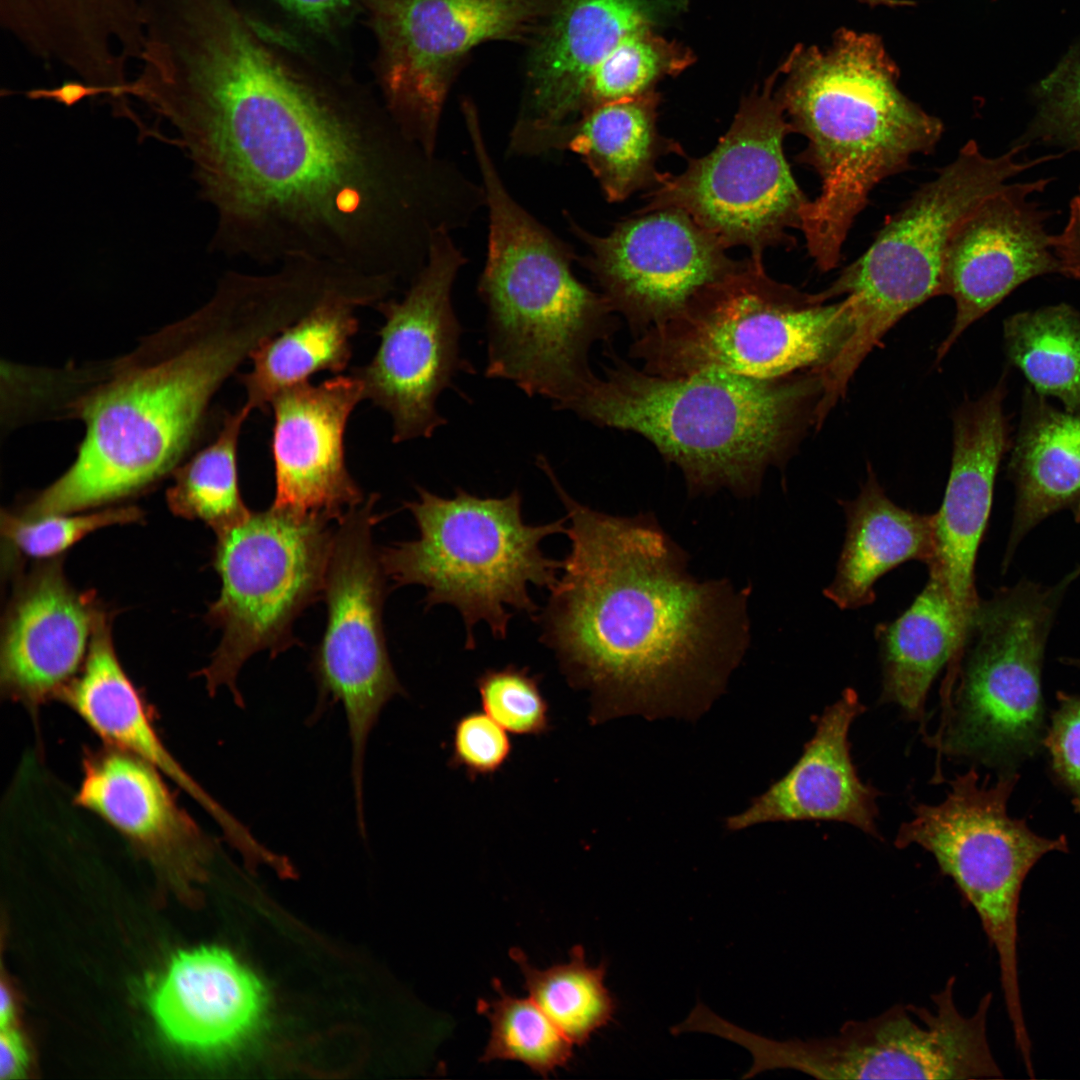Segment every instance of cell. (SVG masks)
<instances>
[{
	"label": "cell",
	"instance_id": "6",
	"mask_svg": "<svg viewBox=\"0 0 1080 1080\" xmlns=\"http://www.w3.org/2000/svg\"><path fill=\"white\" fill-rule=\"evenodd\" d=\"M486 205L487 257L477 286L487 310L485 376L565 410L595 375L588 355L615 334V312L574 275L569 246L505 185L487 189Z\"/></svg>",
	"mask_w": 1080,
	"mask_h": 1080
},
{
	"label": "cell",
	"instance_id": "37",
	"mask_svg": "<svg viewBox=\"0 0 1080 1080\" xmlns=\"http://www.w3.org/2000/svg\"><path fill=\"white\" fill-rule=\"evenodd\" d=\"M694 60L688 48L658 35L653 28L634 31L592 72L581 115L600 105L650 92L658 80L681 73Z\"/></svg>",
	"mask_w": 1080,
	"mask_h": 1080
},
{
	"label": "cell",
	"instance_id": "32",
	"mask_svg": "<svg viewBox=\"0 0 1080 1080\" xmlns=\"http://www.w3.org/2000/svg\"><path fill=\"white\" fill-rule=\"evenodd\" d=\"M966 629L948 590L934 572L913 603L895 620L875 628L882 670L881 702L896 704L924 725L930 687L961 654Z\"/></svg>",
	"mask_w": 1080,
	"mask_h": 1080
},
{
	"label": "cell",
	"instance_id": "35",
	"mask_svg": "<svg viewBox=\"0 0 1080 1080\" xmlns=\"http://www.w3.org/2000/svg\"><path fill=\"white\" fill-rule=\"evenodd\" d=\"M524 978L529 997L573 1043L582 1046L612 1020L616 1003L604 985L605 963L588 965L581 945L567 963L546 969L532 965L520 948L509 952Z\"/></svg>",
	"mask_w": 1080,
	"mask_h": 1080
},
{
	"label": "cell",
	"instance_id": "2",
	"mask_svg": "<svg viewBox=\"0 0 1080 1080\" xmlns=\"http://www.w3.org/2000/svg\"><path fill=\"white\" fill-rule=\"evenodd\" d=\"M566 510L570 550L535 621L590 720L690 715L725 687L750 640L747 592L699 580L653 515L581 504L539 462Z\"/></svg>",
	"mask_w": 1080,
	"mask_h": 1080
},
{
	"label": "cell",
	"instance_id": "22",
	"mask_svg": "<svg viewBox=\"0 0 1080 1080\" xmlns=\"http://www.w3.org/2000/svg\"><path fill=\"white\" fill-rule=\"evenodd\" d=\"M1007 373L953 416L951 469L940 509L934 513L935 557L929 572L940 576L967 629L980 598L975 564L992 507L999 465L1011 448L1004 412Z\"/></svg>",
	"mask_w": 1080,
	"mask_h": 1080
},
{
	"label": "cell",
	"instance_id": "27",
	"mask_svg": "<svg viewBox=\"0 0 1080 1080\" xmlns=\"http://www.w3.org/2000/svg\"><path fill=\"white\" fill-rule=\"evenodd\" d=\"M149 1003L171 1042L212 1052L238 1043L255 1028L265 994L257 977L228 951L202 947L171 959Z\"/></svg>",
	"mask_w": 1080,
	"mask_h": 1080
},
{
	"label": "cell",
	"instance_id": "40",
	"mask_svg": "<svg viewBox=\"0 0 1080 1080\" xmlns=\"http://www.w3.org/2000/svg\"><path fill=\"white\" fill-rule=\"evenodd\" d=\"M475 683L484 712L506 731L522 736L550 731L549 705L541 692L540 678L528 668L511 664L487 669Z\"/></svg>",
	"mask_w": 1080,
	"mask_h": 1080
},
{
	"label": "cell",
	"instance_id": "21",
	"mask_svg": "<svg viewBox=\"0 0 1080 1080\" xmlns=\"http://www.w3.org/2000/svg\"><path fill=\"white\" fill-rule=\"evenodd\" d=\"M101 610L94 593L79 592L68 582L61 558L32 568L4 616L2 694L33 715L58 699L85 662Z\"/></svg>",
	"mask_w": 1080,
	"mask_h": 1080
},
{
	"label": "cell",
	"instance_id": "28",
	"mask_svg": "<svg viewBox=\"0 0 1080 1080\" xmlns=\"http://www.w3.org/2000/svg\"><path fill=\"white\" fill-rule=\"evenodd\" d=\"M660 97L655 90L637 97L595 107L570 121L539 128H513L509 147L517 154L553 150L577 153L599 182L610 202L656 187L664 173L658 159L667 153L683 155L677 142L657 128Z\"/></svg>",
	"mask_w": 1080,
	"mask_h": 1080
},
{
	"label": "cell",
	"instance_id": "4",
	"mask_svg": "<svg viewBox=\"0 0 1080 1080\" xmlns=\"http://www.w3.org/2000/svg\"><path fill=\"white\" fill-rule=\"evenodd\" d=\"M775 91L794 133L807 139L797 161L812 167L821 192L802 210L800 230L815 265L837 267L869 194L929 154L944 126L902 93L899 69L881 38L841 28L831 44L795 47Z\"/></svg>",
	"mask_w": 1080,
	"mask_h": 1080
},
{
	"label": "cell",
	"instance_id": "13",
	"mask_svg": "<svg viewBox=\"0 0 1080 1080\" xmlns=\"http://www.w3.org/2000/svg\"><path fill=\"white\" fill-rule=\"evenodd\" d=\"M955 976L932 995V1008L896 1004L877 1016L850 1020L831 1036L775 1041L732 1023L722 1036L748 1049L745 1079L771 1069H793L825 1080L1001 1078L987 1038L992 993L970 1016L957 1007Z\"/></svg>",
	"mask_w": 1080,
	"mask_h": 1080
},
{
	"label": "cell",
	"instance_id": "15",
	"mask_svg": "<svg viewBox=\"0 0 1080 1080\" xmlns=\"http://www.w3.org/2000/svg\"><path fill=\"white\" fill-rule=\"evenodd\" d=\"M778 69L745 97L728 131L679 175L664 173L640 212L688 214L726 249L745 246L762 263L768 247H792L808 199L796 183L783 143L793 133L774 87Z\"/></svg>",
	"mask_w": 1080,
	"mask_h": 1080
},
{
	"label": "cell",
	"instance_id": "39",
	"mask_svg": "<svg viewBox=\"0 0 1080 1080\" xmlns=\"http://www.w3.org/2000/svg\"><path fill=\"white\" fill-rule=\"evenodd\" d=\"M142 512L135 506H122L81 515L28 518L3 511L1 532L15 548L30 557L54 558L98 529L141 520Z\"/></svg>",
	"mask_w": 1080,
	"mask_h": 1080
},
{
	"label": "cell",
	"instance_id": "36",
	"mask_svg": "<svg viewBox=\"0 0 1080 1080\" xmlns=\"http://www.w3.org/2000/svg\"><path fill=\"white\" fill-rule=\"evenodd\" d=\"M493 986L498 997L481 999L477 1006L491 1025L480 1061H519L542 1077L567 1067L573 1058V1043L530 997L510 995L498 980Z\"/></svg>",
	"mask_w": 1080,
	"mask_h": 1080
},
{
	"label": "cell",
	"instance_id": "14",
	"mask_svg": "<svg viewBox=\"0 0 1080 1080\" xmlns=\"http://www.w3.org/2000/svg\"><path fill=\"white\" fill-rule=\"evenodd\" d=\"M372 494L337 521L323 597L325 630L315 647L310 671L316 701L306 719L317 723L341 705L351 748L350 775L354 805L364 806V769L368 741L386 705L406 695L393 668L383 627L386 579L372 532L383 516Z\"/></svg>",
	"mask_w": 1080,
	"mask_h": 1080
},
{
	"label": "cell",
	"instance_id": "5",
	"mask_svg": "<svg viewBox=\"0 0 1080 1080\" xmlns=\"http://www.w3.org/2000/svg\"><path fill=\"white\" fill-rule=\"evenodd\" d=\"M565 410L599 427L631 431L682 472L691 493H756L770 467L786 464L821 397L814 370L770 379L723 371L649 374L611 349Z\"/></svg>",
	"mask_w": 1080,
	"mask_h": 1080
},
{
	"label": "cell",
	"instance_id": "16",
	"mask_svg": "<svg viewBox=\"0 0 1080 1080\" xmlns=\"http://www.w3.org/2000/svg\"><path fill=\"white\" fill-rule=\"evenodd\" d=\"M450 231L432 234L427 260L400 300L374 306L384 318L380 343L371 361L353 370L365 399L391 417L394 443L430 438L446 425L436 406L440 394L459 372L475 373L460 355L463 329L451 293L466 258Z\"/></svg>",
	"mask_w": 1080,
	"mask_h": 1080
},
{
	"label": "cell",
	"instance_id": "46",
	"mask_svg": "<svg viewBox=\"0 0 1080 1080\" xmlns=\"http://www.w3.org/2000/svg\"><path fill=\"white\" fill-rule=\"evenodd\" d=\"M14 1003L10 992L6 989L4 984L1 985L0 991V1025L1 1029L12 1027L14 1020Z\"/></svg>",
	"mask_w": 1080,
	"mask_h": 1080
},
{
	"label": "cell",
	"instance_id": "23",
	"mask_svg": "<svg viewBox=\"0 0 1080 1080\" xmlns=\"http://www.w3.org/2000/svg\"><path fill=\"white\" fill-rule=\"evenodd\" d=\"M75 802L167 875L188 879L204 873L211 841L178 804L163 775L140 757L109 744L88 749Z\"/></svg>",
	"mask_w": 1080,
	"mask_h": 1080
},
{
	"label": "cell",
	"instance_id": "47",
	"mask_svg": "<svg viewBox=\"0 0 1080 1080\" xmlns=\"http://www.w3.org/2000/svg\"><path fill=\"white\" fill-rule=\"evenodd\" d=\"M1059 661H1060V662H1061V663H1062L1063 665H1066V666H1071V667H1074V668L1080 669V658H1078V657H1068V656H1062V657H1061V658L1059 659Z\"/></svg>",
	"mask_w": 1080,
	"mask_h": 1080
},
{
	"label": "cell",
	"instance_id": "17",
	"mask_svg": "<svg viewBox=\"0 0 1080 1080\" xmlns=\"http://www.w3.org/2000/svg\"><path fill=\"white\" fill-rule=\"evenodd\" d=\"M383 64V105L412 142L435 155L442 108L463 56L522 32L547 0H367Z\"/></svg>",
	"mask_w": 1080,
	"mask_h": 1080
},
{
	"label": "cell",
	"instance_id": "12",
	"mask_svg": "<svg viewBox=\"0 0 1080 1080\" xmlns=\"http://www.w3.org/2000/svg\"><path fill=\"white\" fill-rule=\"evenodd\" d=\"M331 521L270 507L215 533L212 562L221 589L206 619L222 636L209 664L197 672L210 696L225 687L243 708L237 680L244 664L260 651L274 658L298 644L296 618L323 597Z\"/></svg>",
	"mask_w": 1080,
	"mask_h": 1080
},
{
	"label": "cell",
	"instance_id": "3",
	"mask_svg": "<svg viewBox=\"0 0 1080 1080\" xmlns=\"http://www.w3.org/2000/svg\"><path fill=\"white\" fill-rule=\"evenodd\" d=\"M305 311L302 294L283 276L231 270L208 302L128 354L26 367L18 385L24 417L78 418L85 430L73 463L26 503L23 516L113 502L174 471L199 442L224 381Z\"/></svg>",
	"mask_w": 1080,
	"mask_h": 1080
},
{
	"label": "cell",
	"instance_id": "1",
	"mask_svg": "<svg viewBox=\"0 0 1080 1080\" xmlns=\"http://www.w3.org/2000/svg\"><path fill=\"white\" fill-rule=\"evenodd\" d=\"M139 97L191 162L214 211V253L273 267L323 259L404 282L460 214V171L408 139L383 104L279 64L230 0L169 24Z\"/></svg>",
	"mask_w": 1080,
	"mask_h": 1080
},
{
	"label": "cell",
	"instance_id": "9",
	"mask_svg": "<svg viewBox=\"0 0 1080 1080\" xmlns=\"http://www.w3.org/2000/svg\"><path fill=\"white\" fill-rule=\"evenodd\" d=\"M851 333L846 298L828 303L770 278L751 258L635 337L629 356L662 377L723 371L770 379L820 369Z\"/></svg>",
	"mask_w": 1080,
	"mask_h": 1080
},
{
	"label": "cell",
	"instance_id": "42",
	"mask_svg": "<svg viewBox=\"0 0 1080 1080\" xmlns=\"http://www.w3.org/2000/svg\"><path fill=\"white\" fill-rule=\"evenodd\" d=\"M1056 700L1042 748L1047 751L1052 777L1080 816V694L1058 691Z\"/></svg>",
	"mask_w": 1080,
	"mask_h": 1080
},
{
	"label": "cell",
	"instance_id": "25",
	"mask_svg": "<svg viewBox=\"0 0 1080 1080\" xmlns=\"http://www.w3.org/2000/svg\"><path fill=\"white\" fill-rule=\"evenodd\" d=\"M58 700L75 712L105 744L124 749L156 768L193 798L219 825L229 843L250 866L265 861L270 850L220 805L169 752L154 726L150 706L123 669L105 611L93 628L85 662Z\"/></svg>",
	"mask_w": 1080,
	"mask_h": 1080
},
{
	"label": "cell",
	"instance_id": "7",
	"mask_svg": "<svg viewBox=\"0 0 1080 1080\" xmlns=\"http://www.w3.org/2000/svg\"><path fill=\"white\" fill-rule=\"evenodd\" d=\"M1080 575L1053 584L1002 587L974 610L956 665L941 687V722L925 742L938 756L1017 771L1042 748L1046 645L1064 597Z\"/></svg>",
	"mask_w": 1080,
	"mask_h": 1080
},
{
	"label": "cell",
	"instance_id": "41",
	"mask_svg": "<svg viewBox=\"0 0 1080 1080\" xmlns=\"http://www.w3.org/2000/svg\"><path fill=\"white\" fill-rule=\"evenodd\" d=\"M450 768H462L470 780L499 772L510 760L513 744L501 727L486 713L470 711L453 725Z\"/></svg>",
	"mask_w": 1080,
	"mask_h": 1080
},
{
	"label": "cell",
	"instance_id": "43",
	"mask_svg": "<svg viewBox=\"0 0 1080 1080\" xmlns=\"http://www.w3.org/2000/svg\"><path fill=\"white\" fill-rule=\"evenodd\" d=\"M1077 152L1080 153V147ZM1052 244L1061 274L1080 281V184L1069 203L1066 224L1060 233L1053 235Z\"/></svg>",
	"mask_w": 1080,
	"mask_h": 1080
},
{
	"label": "cell",
	"instance_id": "18",
	"mask_svg": "<svg viewBox=\"0 0 1080 1080\" xmlns=\"http://www.w3.org/2000/svg\"><path fill=\"white\" fill-rule=\"evenodd\" d=\"M593 235L572 219V232L588 247L581 258L612 310L639 336L678 313L702 288L743 261L685 212L663 208L640 212Z\"/></svg>",
	"mask_w": 1080,
	"mask_h": 1080
},
{
	"label": "cell",
	"instance_id": "31",
	"mask_svg": "<svg viewBox=\"0 0 1080 1080\" xmlns=\"http://www.w3.org/2000/svg\"><path fill=\"white\" fill-rule=\"evenodd\" d=\"M846 535L835 577L824 596L840 609H858L875 600L874 585L907 561L929 566L935 557L934 514L899 507L885 494L873 471L858 496L840 502Z\"/></svg>",
	"mask_w": 1080,
	"mask_h": 1080
},
{
	"label": "cell",
	"instance_id": "30",
	"mask_svg": "<svg viewBox=\"0 0 1080 1080\" xmlns=\"http://www.w3.org/2000/svg\"><path fill=\"white\" fill-rule=\"evenodd\" d=\"M1007 474L1015 501L1003 570L1047 517L1068 511L1080 522V412L1056 408L1026 385Z\"/></svg>",
	"mask_w": 1080,
	"mask_h": 1080
},
{
	"label": "cell",
	"instance_id": "26",
	"mask_svg": "<svg viewBox=\"0 0 1080 1080\" xmlns=\"http://www.w3.org/2000/svg\"><path fill=\"white\" fill-rule=\"evenodd\" d=\"M865 710L857 692L846 688L817 718L796 764L746 810L729 817L727 827L737 831L767 822L837 821L881 839L876 825L880 792L862 782L850 753L851 724Z\"/></svg>",
	"mask_w": 1080,
	"mask_h": 1080
},
{
	"label": "cell",
	"instance_id": "19",
	"mask_svg": "<svg viewBox=\"0 0 1080 1080\" xmlns=\"http://www.w3.org/2000/svg\"><path fill=\"white\" fill-rule=\"evenodd\" d=\"M1054 180L1008 183L968 213L952 232L944 253L940 296L953 298L954 322L937 350V361L974 322L1012 291L1039 276L1061 274L1046 230L1051 216L1033 201Z\"/></svg>",
	"mask_w": 1080,
	"mask_h": 1080
},
{
	"label": "cell",
	"instance_id": "8",
	"mask_svg": "<svg viewBox=\"0 0 1080 1080\" xmlns=\"http://www.w3.org/2000/svg\"><path fill=\"white\" fill-rule=\"evenodd\" d=\"M418 499L405 503L418 537L379 551L395 587L420 585L426 608L449 604L465 624L466 648L475 647L474 628L484 622L505 639L510 609L536 619L540 609L529 586L556 583L562 560L547 557L541 542L566 533L565 518L531 525L524 521L518 489L505 497H480L457 488L445 498L417 486Z\"/></svg>",
	"mask_w": 1080,
	"mask_h": 1080
},
{
	"label": "cell",
	"instance_id": "24",
	"mask_svg": "<svg viewBox=\"0 0 1080 1080\" xmlns=\"http://www.w3.org/2000/svg\"><path fill=\"white\" fill-rule=\"evenodd\" d=\"M682 2L559 0L533 53L527 102L515 127H547L580 116L597 65L628 34L654 28Z\"/></svg>",
	"mask_w": 1080,
	"mask_h": 1080
},
{
	"label": "cell",
	"instance_id": "11",
	"mask_svg": "<svg viewBox=\"0 0 1080 1080\" xmlns=\"http://www.w3.org/2000/svg\"><path fill=\"white\" fill-rule=\"evenodd\" d=\"M1018 779L1017 771L999 773L992 784L980 783L975 769L957 775L944 801L913 806L914 816L900 826L894 844L918 845L932 854L977 913L998 956L1014 1040L1023 1044L1029 1035L1018 980L1020 892L1035 864L1050 852H1068V841L1064 834L1040 836L1025 819L1008 814Z\"/></svg>",
	"mask_w": 1080,
	"mask_h": 1080
},
{
	"label": "cell",
	"instance_id": "34",
	"mask_svg": "<svg viewBox=\"0 0 1080 1080\" xmlns=\"http://www.w3.org/2000/svg\"><path fill=\"white\" fill-rule=\"evenodd\" d=\"M251 412L243 404L226 414L215 440L173 471L166 500L175 515L200 520L217 533L250 514L240 492L237 449L241 428Z\"/></svg>",
	"mask_w": 1080,
	"mask_h": 1080
},
{
	"label": "cell",
	"instance_id": "38",
	"mask_svg": "<svg viewBox=\"0 0 1080 1080\" xmlns=\"http://www.w3.org/2000/svg\"><path fill=\"white\" fill-rule=\"evenodd\" d=\"M1031 97L1034 113L1014 143L1077 152L1080 146V41L1034 84Z\"/></svg>",
	"mask_w": 1080,
	"mask_h": 1080
},
{
	"label": "cell",
	"instance_id": "10",
	"mask_svg": "<svg viewBox=\"0 0 1080 1080\" xmlns=\"http://www.w3.org/2000/svg\"><path fill=\"white\" fill-rule=\"evenodd\" d=\"M1027 148L1013 143L1008 151L990 157L969 140L952 162L887 218L869 248L821 291L828 302L844 296L850 304L851 333L833 360L838 372L853 375L905 314L940 296L947 243L968 213L1017 175L1063 156L1023 158Z\"/></svg>",
	"mask_w": 1080,
	"mask_h": 1080
},
{
	"label": "cell",
	"instance_id": "29",
	"mask_svg": "<svg viewBox=\"0 0 1080 1080\" xmlns=\"http://www.w3.org/2000/svg\"><path fill=\"white\" fill-rule=\"evenodd\" d=\"M399 282L388 275L370 274L333 293L251 354L252 368L240 375L245 405L266 412L282 391L308 382L322 371L340 373L352 356V339L359 329L356 311L375 306L395 291Z\"/></svg>",
	"mask_w": 1080,
	"mask_h": 1080
},
{
	"label": "cell",
	"instance_id": "45",
	"mask_svg": "<svg viewBox=\"0 0 1080 1080\" xmlns=\"http://www.w3.org/2000/svg\"><path fill=\"white\" fill-rule=\"evenodd\" d=\"M28 1052L19 1032L12 1027L1 1029L0 1034V1077L2 1080L16 1079L24 1075L28 1066Z\"/></svg>",
	"mask_w": 1080,
	"mask_h": 1080
},
{
	"label": "cell",
	"instance_id": "33",
	"mask_svg": "<svg viewBox=\"0 0 1080 1080\" xmlns=\"http://www.w3.org/2000/svg\"><path fill=\"white\" fill-rule=\"evenodd\" d=\"M1008 362L1028 385L1080 412V312L1067 303L1017 312L1003 322Z\"/></svg>",
	"mask_w": 1080,
	"mask_h": 1080
},
{
	"label": "cell",
	"instance_id": "44",
	"mask_svg": "<svg viewBox=\"0 0 1080 1080\" xmlns=\"http://www.w3.org/2000/svg\"><path fill=\"white\" fill-rule=\"evenodd\" d=\"M309 26L317 29L330 25L351 0H275Z\"/></svg>",
	"mask_w": 1080,
	"mask_h": 1080
},
{
	"label": "cell",
	"instance_id": "20",
	"mask_svg": "<svg viewBox=\"0 0 1080 1080\" xmlns=\"http://www.w3.org/2000/svg\"><path fill=\"white\" fill-rule=\"evenodd\" d=\"M364 399V385L355 374L308 381L274 397L272 508L338 521L364 501L347 469L344 446L348 419Z\"/></svg>",
	"mask_w": 1080,
	"mask_h": 1080
}]
</instances>
